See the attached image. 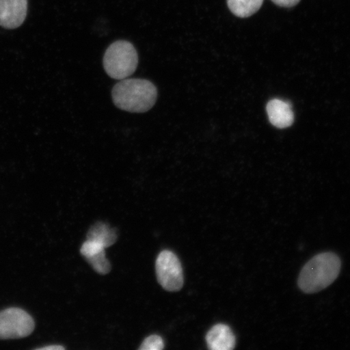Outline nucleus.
<instances>
[{"instance_id":"1","label":"nucleus","mask_w":350,"mask_h":350,"mask_svg":"<svg viewBox=\"0 0 350 350\" xmlns=\"http://www.w3.org/2000/svg\"><path fill=\"white\" fill-rule=\"evenodd\" d=\"M157 88L142 79H124L113 87V102L118 108L131 113H144L154 106Z\"/></svg>"},{"instance_id":"6","label":"nucleus","mask_w":350,"mask_h":350,"mask_svg":"<svg viewBox=\"0 0 350 350\" xmlns=\"http://www.w3.org/2000/svg\"><path fill=\"white\" fill-rule=\"evenodd\" d=\"M27 10V0H0V26L8 29L20 27Z\"/></svg>"},{"instance_id":"10","label":"nucleus","mask_w":350,"mask_h":350,"mask_svg":"<svg viewBox=\"0 0 350 350\" xmlns=\"http://www.w3.org/2000/svg\"><path fill=\"white\" fill-rule=\"evenodd\" d=\"M118 233L116 229L103 222L96 223L90 227L88 231L87 240L95 241L102 245L105 247L112 246L117 242Z\"/></svg>"},{"instance_id":"2","label":"nucleus","mask_w":350,"mask_h":350,"mask_svg":"<svg viewBox=\"0 0 350 350\" xmlns=\"http://www.w3.org/2000/svg\"><path fill=\"white\" fill-rule=\"evenodd\" d=\"M341 267L340 258L334 253L319 254L312 258L299 278V286L306 294H314L329 286L338 278Z\"/></svg>"},{"instance_id":"4","label":"nucleus","mask_w":350,"mask_h":350,"mask_svg":"<svg viewBox=\"0 0 350 350\" xmlns=\"http://www.w3.org/2000/svg\"><path fill=\"white\" fill-rule=\"evenodd\" d=\"M34 327L33 317L23 309L10 308L0 312V340L26 338Z\"/></svg>"},{"instance_id":"11","label":"nucleus","mask_w":350,"mask_h":350,"mask_svg":"<svg viewBox=\"0 0 350 350\" xmlns=\"http://www.w3.org/2000/svg\"><path fill=\"white\" fill-rule=\"evenodd\" d=\"M264 0H227L230 10L236 16L246 18L260 10Z\"/></svg>"},{"instance_id":"13","label":"nucleus","mask_w":350,"mask_h":350,"mask_svg":"<svg viewBox=\"0 0 350 350\" xmlns=\"http://www.w3.org/2000/svg\"><path fill=\"white\" fill-rule=\"evenodd\" d=\"M272 1L279 7L292 8L297 5L300 0H272Z\"/></svg>"},{"instance_id":"8","label":"nucleus","mask_w":350,"mask_h":350,"mask_svg":"<svg viewBox=\"0 0 350 350\" xmlns=\"http://www.w3.org/2000/svg\"><path fill=\"white\" fill-rule=\"evenodd\" d=\"M267 113L271 124L278 129H286L294 122L291 105L280 99H273L267 105Z\"/></svg>"},{"instance_id":"5","label":"nucleus","mask_w":350,"mask_h":350,"mask_svg":"<svg viewBox=\"0 0 350 350\" xmlns=\"http://www.w3.org/2000/svg\"><path fill=\"white\" fill-rule=\"evenodd\" d=\"M157 281L164 290L170 292L180 291L185 284L180 261L174 253L163 251L156 261Z\"/></svg>"},{"instance_id":"7","label":"nucleus","mask_w":350,"mask_h":350,"mask_svg":"<svg viewBox=\"0 0 350 350\" xmlns=\"http://www.w3.org/2000/svg\"><path fill=\"white\" fill-rule=\"evenodd\" d=\"M105 249L106 247L103 245L92 240H86L81 248V255L100 275H107L111 270V265L106 256Z\"/></svg>"},{"instance_id":"14","label":"nucleus","mask_w":350,"mask_h":350,"mask_svg":"<svg viewBox=\"0 0 350 350\" xmlns=\"http://www.w3.org/2000/svg\"><path fill=\"white\" fill-rule=\"evenodd\" d=\"M65 348L64 347H62V345H49V347H44L42 348H38V349H40V350H63Z\"/></svg>"},{"instance_id":"12","label":"nucleus","mask_w":350,"mask_h":350,"mask_svg":"<svg viewBox=\"0 0 350 350\" xmlns=\"http://www.w3.org/2000/svg\"><path fill=\"white\" fill-rule=\"evenodd\" d=\"M165 347L164 340L159 335H152L143 341L141 350H161Z\"/></svg>"},{"instance_id":"3","label":"nucleus","mask_w":350,"mask_h":350,"mask_svg":"<svg viewBox=\"0 0 350 350\" xmlns=\"http://www.w3.org/2000/svg\"><path fill=\"white\" fill-rule=\"evenodd\" d=\"M104 68L109 77L116 80L133 75L138 64V55L133 44L117 41L111 44L105 53Z\"/></svg>"},{"instance_id":"9","label":"nucleus","mask_w":350,"mask_h":350,"mask_svg":"<svg viewBox=\"0 0 350 350\" xmlns=\"http://www.w3.org/2000/svg\"><path fill=\"white\" fill-rule=\"evenodd\" d=\"M206 342L212 350H231L235 347L236 339L229 326L218 323L208 332Z\"/></svg>"}]
</instances>
